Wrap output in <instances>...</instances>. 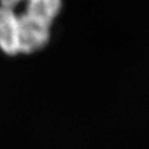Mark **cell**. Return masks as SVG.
I'll return each instance as SVG.
<instances>
[{"mask_svg": "<svg viewBox=\"0 0 149 149\" xmlns=\"http://www.w3.org/2000/svg\"><path fill=\"white\" fill-rule=\"evenodd\" d=\"M19 53L31 54L42 49L49 41L51 26L27 13L18 15Z\"/></svg>", "mask_w": 149, "mask_h": 149, "instance_id": "obj_1", "label": "cell"}, {"mask_svg": "<svg viewBox=\"0 0 149 149\" xmlns=\"http://www.w3.org/2000/svg\"><path fill=\"white\" fill-rule=\"evenodd\" d=\"M24 0H0V5L4 6V7H7V8H11L14 11V8L21 3Z\"/></svg>", "mask_w": 149, "mask_h": 149, "instance_id": "obj_4", "label": "cell"}, {"mask_svg": "<svg viewBox=\"0 0 149 149\" xmlns=\"http://www.w3.org/2000/svg\"><path fill=\"white\" fill-rule=\"evenodd\" d=\"M0 49L7 55L19 54L18 15L11 8L0 5Z\"/></svg>", "mask_w": 149, "mask_h": 149, "instance_id": "obj_2", "label": "cell"}, {"mask_svg": "<svg viewBox=\"0 0 149 149\" xmlns=\"http://www.w3.org/2000/svg\"><path fill=\"white\" fill-rule=\"evenodd\" d=\"M26 3L25 13L49 26L58 17L62 6V0H26Z\"/></svg>", "mask_w": 149, "mask_h": 149, "instance_id": "obj_3", "label": "cell"}]
</instances>
